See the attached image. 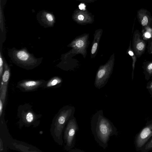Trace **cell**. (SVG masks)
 I'll return each mask as SVG.
<instances>
[{
	"label": "cell",
	"instance_id": "cell-1",
	"mask_svg": "<svg viewBox=\"0 0 152 152\" xmlns=\"http://www.w3.org/2000/svg\"><path fill=\"white\" fill-rule=\"evenodd\" d=\"M91 129L94 139L99 145L105 150L107 148L111 137L118 135L116 128L104 115L100 110L92 115L91 121Z\"/></svg>",
	"mask_w": 152,
	"mask_h": 152
},
{
	"label": "cell",
	"instance_id": "cell-2",
	"mask_svg": "<svg viewBox=\"0 0 152 152\" xmlns=\"http://www.w3.org/2000/svg\"><path fill=\"white\" fill-rule=\"evenodd\" d=\"M75 107L73 106L66 105L59 111L53 121L51 131L56 142L62 145L63 143L62 134L69 120L74 116Z\"/></svg>",
	"mask_w": 152,
	"mask_h": 152
},
{
	"label": "cell",
	"instance_id": "cell-3",
	"mask_svg": "<svg viewBox=\"0 0 152 152\" xmlns=\"http://www.w3.org/2000/svg\"><path fill=\"white\" fill-rule=\"evenodd\" d=\"M8 54L12 62L17 66L26 70L32 69L38 66L43 58H37L29 53L26 48L10 49Z\"/></svg>",
	"mask_w": 152,
	"mask_h": 152
},
{
	"label": "cell",
	"instance_id": "cell-4",
	"mask_svg": "<svg viewBox=\"0 0 152 152\" xmlns=\"http://www.w3.org/2000/svg\"><path fill=\"white\" fill-rule=\"evenodd\" d=\"M79 127L75 118L73 116L69 120L64 129L65 149L70 151L74 147L75 135Z\"/></svg>",
	"mask_w": 152,
	"mask_h": 152
},
{
	"label": "cell",
	"instance_id": "cell-5",
	"mask_svg": "<svg viewBox=\"0 0 152 152\" xmlns=\"http://www.w3.org/2000/svg\"><path fill=\"white\" fill-rule=\"evenodd\" d=\"M152 137V119L148 121L134 138V144L136 151H140L142 147Z\"/></svg>",
	"mask_w": 152,
	"mask_h": 152
},
{
	"label": "cell",
	"instance_id": "cell-6",
	"mask_svg": "<svg viewBox=\"0 0 152 152\" xmlns=\"http://www.w3.org/2000/svg\"><path fill=\"white\" fill-rule=\"evenodd\" d=\"M72 20L81 25L92 23L94 21V16L87 9L77 8L74 11L72 15Z\"/></svg>",
	"mask_w": 152,
	"mask_h": 152
},
{
	"label": "cell",
	"instance_id": "cell-7",
	"mask_svg": "<svg viewBox=\"0 0 152 152\" xmlns=\"http://www.w3.org/2000/svg\"><path fill=\"white\" fill-rule=\"evenodd\" d=\"M46 83V81L43 80H23L18 83L17 87L24 91H30L44 86Z\"/></svg>",
	"mask_w": 152,
	"mask_h": 152
},
{
	"label": "cell",
	"instance_id": "cell-8",
	"mask_svg": "<svg viewBox=\"0 0 152 152\" xmlns=\"http://www.w3.org/2000/svg\"><path fill=\"white\" fill-rule=\"evenodd\" d=\"M10 76V70L7 64L4 62L3 73L0 80V98L4 103L7 90V85Z\"/></svg>",
	"mask_w": 152,
	"mask_h": 152
},
{
	"label": "cell",
	"instance_id": "cell-9",
	"mask_svg": "<svg viewBox=\"0 0 152 152\" xmlns=\"http://www.w3.org/2000/svg\"><path fill=\"white\" fill-rule=\"evenodd\" d=\"M150 15L149 12L145 9H141L137 11V17L142 26H146L152 20Z\"/></svg>",
	"mask_w": 152,
	"mask_h": 152
},
{
	"label": "cell",
	"instance_id": "cell-10",
	"mask_svg": "<svg viewBox=\"0 0 152 152\" xmlns=\"http://www.w3.org/2000/svg\"><path fill=\"white\" fill-rule=\"evenodd\" d=\"M61 82L62 80L58 76H55L47 82L45 86L47 88L54 87L59 84Z\"/></svg>",
	"mask_w": 152,
	"mask_h": 152
},
{
	"label": "cell",
	"instance_id": "cell-11",
	"mask_svg": "<svg viewBox=\"0 0 152 152\" xmlns=\"http://www.w3.org/2000/svg\"><path fill=\"white\" fill-rule=\"evenodd\" d=\"M152 150V137L142 147L140 151L148 152Z\"/></svg>",
	"mask_w": 152,
	"mask_h": 152
},
{
	"label": "cell",
	"instance_id": "cell-12",
	"mask_svg": "<svg viewBox=\"0 0 152 152\" xmlns=\"http://www.w3.org/2000/svg\"><path fill=\"white\" fill-rule=\"evenodd\" d=\"M35 118L34 115L31 112H28L24 116L25 121L26 123L31 124L34 121Z\"/></svg>",
	"mask_w": 152,
	"mask_h": 152
},
{
	"label": "cell",
	"instance_id": "cell-13",
	"mask_svg": "<svg viewBox=\"0 0 152 152\" xmlns=\"http://www.w3.org/2000/svg\"><path fill=\"white\" fill-rule=\"evenodd\" d=\"M4 61L1 51H0V80H1L4 71Z\"/></svg>",
	"mask_w": 152,
	"mask_h": 152
},
{
	"label": "cell",
	"instance_id": "cell-14",
	"mask_svg": "<svg viewBox=\"0 0 152 152\" xmlns=\"http://www.w3.org/2000/svg\"><path fill=\"white\" fill-rule=\"evenodd\" d=\"M145 47L144 44L142 42L138 43L137 45L136 48L137 49L139 50H142Z\"/></svg>",
	"mask_w": 152,
	"mask_h": 152
},
{
	"label": "cell",
	"instance_id": "cell-15",
	"mask_svg": "<svg viewBox=\"0 0 152 152\" xmlns=\"http://www.w3.org/2000/svg\"><path fill=\"white\" fill-rule=\"evenodd\" d=\"M105 71L104 69H101L100 70L97 74V76L99 78H100L102 77L104 75L105 73Z\"/></svg>",
	"mask_w": 152,
	"mask_h": 152
},
{
	"label": "cell",
	"instance_id": "cell-16",
	"mask_svg": "<svg viewBox=\"0 0 152 152\" xmlns=\"http://www.w3.org/2000/svg\"><path fill=\"white\" fill-rule=\"evenodd\" d=\"M46 18L49 22H52L53 20V17L52 15L50 14H47L46 15Z\"/></svg>",
	"mask_w": 152,
	"mask_h": 152
},
{
	"label": "cell",
	"instance_id": "cell-17",
	"mask_svg": "<svg viewBox=\"0 0 152 152\" xmlns=\"http://www.w3.org/2000/svg\"><path fill=\"white\" fill-rule=\"evenodd\" d=\"M76 45L77 47L81 48L83 45L84 43L82 41L79 40L77 41Z\"/></svg>",
	"mask_w": 152,
	"mask_h": 152
},
{
	"label": "cell",
	"instance_id": "cell-18",
	"mask_svg": "<svg viewBox=\"0 0 152 152\" xmlns=\"http://www.w3.org/2000/svg\"><path fill=\"white\" fill-rule=\"evenodd\" d=\"M82 2H85L86 3H92L94 2L96 0H76Z\"/></svg>",
	"mask_w": 152,
	"mask_h": 152
},
{
	"label": "cell",
	"instance_id": "cell-19",
	"mask_svg": "<svg viewBox=\"0 0 152 152\" xmlns=\"http://www.w3.org/2000/svg\"><path fill=\"white\" fill-rule=\"evenodd\" d=\"M97 47V43H94L92 48L91 50V53L92 54L94 53L96 50Z\"/></svg>",
	"mask_w": 152,
	"mask_h": 152
},
{
	"label": "cell",
	"instance_id": "cell-20",
	"mask_svg": "<svg viewBox=\"0 0 152 152\" xmlns=\"http://www.w3.org/2000/svg\"><path fill=\"white\" fill-rule=\"evenodd\" d=\"M3 103L1 99H0V117L1 116L3 112Z\"/></svg>",
	"mask_w": 152,
	"mask_h": 152
},
{
	"label": "cell",
	"instance_id": "cell-21",
	"mask_svg": "<svg viewBox=\"0 0 152 152\" xmlns=\"http://www.w3.org/2000/svg\"><path fill=\"white\" fill-rule=\"evenodd\" d=\"M148 89L151 96L152 97V83L150 84V86L148 87Z\"/></svg>",
	"mask_w": 152,
	"mask_h": 152
},
{
	"label": "cell",
	"instance_id": "cell-22",
	"mask_svg": "<svg viewBox=\"0 0 152 152\" xmlns=\"http://www.w3.org/2000/svg\"><path fill=\"white\" fill-rule=\"evenodd\" d=\"M147 69L148 70H151L152 69V63H150L147 66Z\"/></svg>",
	"mask_w": 152,
	"mask_h": 152
},
{
	"label": "cell",
	"instance_id": "cell-23",
	"mask_svg": "<svg viewBox=\"0 0 152 152\" xmlns=\"http://www.w3.org/2000/svg\"><path fill=\"white\" fill-rule=\"evenodd\" d=\"M145 36L146 38H149L151 37V35L148 33H146L145 34Z\"/></svg>",
	"mask_w": 152,
	"mask_h": 152
},
{
	"label": "cell",
	"instance_id": "cell-24",
	"mask_svg": "<svg viewBox=\"0 0 152 152\" xmlns=\"http://www.w3.org/2000/svg\"><path fill=\"white\" fill-rule=\"evenodd\" d=\"M73 151H73V152H83V151H82L80 150L79 149H73Z\"/></svg>",
	"mask_w": 152,
	"mask_h": 152
},
{
	"label": "cell",
	"instance_id": "cell-25",
	"mask_svg": "<svg viewBox=\"0 0 152 152\" xmlns=\"http://www.w3.org/2000/svg\"><path fill=\"white\" fill-rule=\"evenodd\" d=\"M128 53L131 56H132L134 55L133 53L131 51H129Z\"/></svg>",
	"mask_w": 152,
	"mask_h": 152
}]
</instances>
